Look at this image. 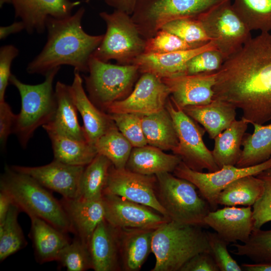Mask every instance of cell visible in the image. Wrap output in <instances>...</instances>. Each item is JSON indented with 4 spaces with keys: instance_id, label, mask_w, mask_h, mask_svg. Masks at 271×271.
<instances>
[{
    "instance_id": "1",
    "label": "cell",
    "mask_w": 271,
    "mask_h": 271,
    "mask_svg": "<svg viewBox=\"0 0 271 271\" xmlns=\"http://www.w3.org/2000/svg\"><path fill=\"white\" fill-rule=\"evenodd\" d=\"M213 98L242 111L249 123L271 119V34L251 38L216 72Z\"/></svg>"
},
{
    "instance_id": "2",
    "label": "cell",
    "mask_w": 271,
    "mask_h": 271,
    "mask_svg": "<svg viewBox=\"0 0 271 271\" xmlns=\"http://www.w3.org/2000/svg\"><path fill=\"white\" fill-rule=\"evenodd\" d=\"M85 12L81 7L67 17L48 19L47 41L39 54L28 64L26 71L29 74L45 76L65 65L79 73L88 72L90 58L104 34L91 35L85 32L81 24Z\"/></svg>"
},
{
    "instance_id": "3",
    "label": "cell",
    "mask_w": 271,
    "mask_h": 271,
    "mask_svg": "<svg viewBox=\"0 0 271 271\" xmlns=\"http://www.w3.org/2000/svg\"><path fill=\"white\" fill-rule=\"evenodd\" d=\"M0 190L13 204L29 216H35L66 233H72L69 220L60 200L31 177L6 166L0 179Z\"/></svg>"
},
{
    "instance_id": "4",
    "label": "cell",
    "mask_w": 271,
    "mask_h": 271,
    "mask_svg": "<svg viewBox=\"0 0 271 271\" xmlns=\"http://www.w3.org/2000/svg\"><path fill=\"white\" fill-rule=\"evenodd\" d=\"M202 227L170 221L156 229L152 239L156 262L151 271H180L194 256L210 252Z\"/></svg>"
},
{
    "instance_id": "5",
    "label": "cell",
    "mask_w": 271,
    "mask_h": 271,
    "mask_svg": "<svg viewBox=\"0 0 271 271\" xmlns=\"http://www.w3.org/2000/svg\"><path fill=\"white\" fill-rule=\"evenodd\" d=\"M60 68L48 72L44 81L36 85L24 83L13 74L11 76L10 82L17 89L21 100L13 133L23 148L27 147L36 130L49 123L54 115L57 100L53 82Z\"/></svg>"
},
{
    "instance_id": "6",
    "label": "cell",
    "mask_w": 271,
    "mask_h": 271,
    "mask_svg": "<svg viewBox=\"0 0 271 271\" xmlns=\"http://www.w3.org/2000/svg\"><path fill=\"white\" fill-rule=\"evenodd\" d=\"M156 176L157 199L171 221L206 226L204 219L211 208L193 183L169 172Z\"/></svg>"
},
{
    "instance_id": "7",
    "label": "cell",
    "mask_w": 271,
    "mask_h": 271,
    "mask_svg": "<svg viewBox=\"0 0 271 271\" xmlns=\"http://www.w3.org/2000/svg\"><path fill=\"white\" fill-rule=\"evenodd\" d=\"M99 15L105 23L106 32L92 57L105 62L115 60L117 64H133L144 53L146 40L131 16L117 10L102 12Z\"/></svg>"
},
{
    "instance_id": "8",
    "label": "cell",
    "mask_w": 271,
    "mask_h": 271,
    "mask_svg": "<svg viewBox=\"0 0 271 271\" xmlns=\"http://www.w3.org/2000/svg\"><path fill=\"white\" fill-rule=\"evenodd\" d=\"M227 0H140L131 17L146 40L166 23L183 18H197Z\"/></svg>"
},
{
    "instance_id": "9",
    "label": "cell",
    "mask_w": 271,
    "mask_h": 271,
    "mask_svg": "<svg viewBox=\"0 0 271 271\" xmlns=\"http://www.w3.org/2000/svg\"><path fill=\"white\" fill-rule=\"evenodd\" d=\"M88 72L84 80L88 97L104 109L129 91L140 71L134 64H112L91 56Z\"/></svg>"
},
{
    "instance_id": "10",
    "label": "cell",
    "mask_w": 271,
    "mask_h": 271,
    "mask_svg": "<svg viewBox=\"0 0 271 271\" xmlns=\"http://www.w3.org/2000/svg\"><path fill=\"white\" fill-rule=\"evenodd\" d=\"M166 108L174 122L178 139V146L173 152L179 156L191 169L203 172H215L219 169L213 158L212 151L207 147L203 137L206 130L191 117L177 106L170 97Z\"/></svg>"
},
{
    "instance_id": "11",
    "label": "cell",
    "mask_w": 271,
    "mask_h": 271,
    "mask_svg": "<svg viewBox=\"0 0 271 271\" xmlns=\"http://www.w3.org/2000/svg\"><path fill=\"white\" fill-rule=\"evenodd\" d=\"M210 40L225 59L239 50L251 38V31L225 1L197 18Z\"/></svg>"
},
{
    "instance_id": "12",
    "label": "cell",
    "mask_w": 271,
    "mask_h": 271,
    "mask_svg": "<svg viewBox=\"0 0 271 271\" xmlns=\"http://www.w3.org/2000/svg\"><path fill=\"white\" fill-rule=\"evenodd\" d=\"M271 169V157L259 164L248 167L225 165L215 172L204 173L193 170L182 161L173 172L179 178L193 183L208 203L211 211L218 207L217 200L220 192L235 180L248 175L257 176Z\"/></svg>"
},
{
    "instance_id": "13",
    "label": "cell",
    "mask_w": 271,
    "mask_h": 271,
    "mask_svg": "<svg viewBox=\"0 0 271 271\" xmlns=\"http://www.w3.org/2000/svg\"><path fill=\"white\" fill-rule=\"evenodd\" d=\"M170 95L169 87L162 78L150 73H143L127 97L113 102L104 110L108 114L149 115L165 108Z\"/></svg>"
},
{
    "instance_id": "14",
    "label": "cell",
    "mask_w": 271,
    "mask_h": 271,
    "mask_svg": "<svg viewBox=\"0 0 271 271\" xmlns=\"http://www.w3.org/2000/svg\"><path fill=\"white\" fill-rule=\"evenodd\" d=\"M156 185V175H142L112 165L102 195H116L148 206L168 217L157 199Z\"/></svg>"
},
{
    "instance_id": "15",
    "label": "cell",
    "mask_w": 271,
    "mask_h": 271,
    "mask_svg": "<svg viewBox=\"0 0 271 271\" xmlns=\"http://www.w3.org/2000/svg\"><path fill=\"white\" fill-rule=\"evenodd\" d=\"M102 199L104 219L115 228L156 229L171 221L150 207L116 195L103 194Z\"/></svg>"
},
{
    "instance_id": "16",
    "label": "cell",
    "mask_w": 271,
    "mask_h": 271,
    "mask_svg": "<svg viewBox=\"0 0 271 271\" xmlns=\"http://www.w3.org/2000/svg\"><path fill=\"white\" fill-rule=\"evenodd\" d=\"M14 170L33 178L41 185L63 197L77 198L79 182L85 167L72 166L53 160L41 166H10Z\"/></svg>"
},
{
    "instance_id": "17",
    "label": "cell",
    "mask_w": 271,
    "mask_h": 271,
    "mask_svg": "<svg viewBox=\"0 0 271 271\" xmlns=\"http://www.w3.org/2000/svg\"><path fill=\"white\" fill-rule=\"evenodd\" d=\"M15 16L25 24L30 34H43L50 17L63 18L72 15L81 1L70 0H11Z\"/></svg>"
},
{
    "instance_id": "18",
    "label": "cell",
    "mask_w": 271,
    "mask_h": 271,
    "mask_svg": "<svg viewBox=\"0 0 271 271\" xmlns=\"http://www.w3.org/2000/svg\"><path fill=\"white\" fill-rule=\"evenodd\" d=\"M216 72L184 75L162 79L169 87L170 98L182 109L205 105L212 101L214 96Z\"/></svg>"
},
{
    "instance_id": "19",
    "label": "cell",
    "mask_w": 271,
    "mask_h": 271,
    "mask_svg": "<svg viewBox=\"0 0 271 271\" xmlns=\"http://www.w3.org/2000/svg\"><path fill=\"white\" fill-rule=\"evenodd\" d=\"M204 222L229 243L246 242L254 229L251 206H226L210 211Z\"/></svg>"
},
{
    "instance_id": "20",
    "label": "cell",
    "mask_w": 271,
    "mask_h": 271,
    "mask_svg": "<svg viewBox=\"0 0 271 271\" xmlns=\"http://www.w3.org/2000/svg\"><path fill=\"white\" fill-rule=\"evenodd\" d=\"M212 49L217 48L210 41L202 46L185 50L164 54L143 53L133 64L142 73H150L162 79L172 78L185 75L186 63L194 56Z\"/></svg>"
},
{
    "instance_id": "21",
    "label": "cell",
    "mask_w": 271,
    "mask_h": 271,
    "mask_svg": "<svg viewBox=\"0 0 271 271\" xmlns=\"http://www.w3.org/2000/svg\"><path fill=\"white\" fill-rule=\"evenodd\" d=\"M60 201L69 220L72 233L88 246L93 232L104 219L102 198L80 200L62 197Z\"/></svg>"
},
{
    "instance_id": "22",
    "label": "cell",
    "mask_w": 271,
    "mask_h": 271,
    "mask_svg": "<svg viewBox=\"0 0 271 271\" xmlns=\"http://www.w3.org/2000/svg\"><path fill=\"white\" fill-rule=\"evenodd\" d=\"M74 74L70 85L73 98L83 120L86 140L94 146L99 138L114 123L109 114L99 109L87 95L80 73L74 71Z\"/></svg>"
},
{
    "instance_id": "23",
    "label": "cell",
    "mask_w": 271,
    "mask_h": 271,
    "mask_svg": "<svg viewBox=\"0 0 271 271\" xmlns=\"http://www.w3.org/2000/svg\"><path fill=\"white\" fill-rule=\"evenodd\" d=\"M121 269L140 270L152 252V239L155 229L116 228Z\"/></svg>"
},
{
    "instance_id": "24",
    "label": "cell",
    "mask_w": 271,
    "mask_h": 271,
    "mask_svg": "<svg viewBox=\"0 0 271 271\" xmlns=\"http://www.w3.org/2000/svg\"><path fill=\"white\" fill-rule=\"evenodd\" d=\"M55 91L57 100L55 113L52 119L42 127L46 132L52 131L73 139L87 141L83 126L78 121L70 85L58 81Z\"/></svg>"
},
{
    "instance_id": "25",
    "label": "cell",
    "mask_w": 271,
    "mask_h": 271,
    "mask_svg": "<svg viewBox=\"0 0 271 271\" xmlns=\"http://www.w3.org/2000/svg\"><path fill=\"white\" fill-rule=\"evenodd\" d=\"M88 249L94 270H122L116 228L105 219L93 232L88 243Z\"/></svg>"
},
{
    "instance_id": "26",
    "label": "cell",
    "mask_w": 271,
    "mask_h": 271,
    "mask_svg": "<svg viewBox=\"0 0 271 271\" xmlns=\"http://www.w3.org/2000/svg\"><path fill=\"white\" fill-rule=\"evenodd\" d=\"M31 229L29 237L32 240L34 255L40 263L57 261L62 249L71 240L66 233L44 220L29 216Z\"/></svg>"
},
{
    "instance_id": "27",
    "label": "cell",
    "mask_w": 271,
    "mask_h": 271,
    "mask_svg": "<svg viewBox=\"0 0 271 271\" xmlns=\"http://www.w3.org/2000/svg\"><path fill=\"white\" fill-rule=\"evenodd\" d=\"M236 109L232 104L216 98L207 104L183 108L187 115L203 126L212 140L236 120Z\"/></svg>"
},
{
    "instance_id": "28",
    "label": "cell",
    "mask_w": 271,
    "mask_h": 271,
    "mask_svg": "<svg viewBox=\"0 0 271 271\" xmlns=\"http://www.w3.org/2000/svg\"><path fill=\"white\" fill-rule=\"evenodd\" d=\"M182 161L177 155L168 154L159 148L147 145L132 148L125 168L142 175H156L173 172Z\"/></svg>"
},
{
    "instance_id": "29",
    "label": "cell",
    "mask_w": 271,
    "mask_h": 271,
    "mask_svg": "<svg viewBox=\"0 0 271 271\" xmlns=\"http://www.w3.org/2000/svg\"><path fill=\"white\" fill-rule=\"evenodd\" d=\"M142 124L147 144L162 150H172L178 146V139L171 116L165 107L149 115H142Z\"/></svg>"
},
{
    "instance_id": "30",
    "label": "cell",
    "mask_w": 271,
    "mask_h": 271,
    "mask_svg": "<svg viewBox=\"0 0 271 271\" xmlns=\"http://www.w3.org/2000/svg\"><path fill=\"white\" fill-rule=\"evenodd\" d=\"M249 123L243 118L234 120L214 139L212 151L214 161L220 169L225 165L236 166L240 157L242 142Z\"/></svg>"
},
{
    "instance_id": "31",
    "label": "cell",
    "mask_w": 271,
    "mask_h": 271,
    "mask_svg": "<svg viewBox=\"0 0 271 271\" xmlns=\"http://www.w3.org/2000/svg\"><path fill=\"white\" fill-rule=\"evenodd\" d=\"M46 132L51 143L54 160L85 167L97 155L95 146L87 141L73 139L52 131Z\"/></svg>"
},
{
    "instance_id": "32",
    "label": "cell",
    "mask_w": 271,
    "mask_h": 271,
    "mask_svg": "<svg viewBox=\"0 0 271 271\" xmlns=\"http://www.w3.org/2000/svg\"><path fill=\"white\" fill-rule=\"evenodd\" d=\"M252 133H245L242 142L240 157L236 166H255L271 157V123L264 125L252 123Z\"/></svg>"
},
{
    "instance_id": "33",
    "label": "cell",
    "mask_w": 271,
    "mask_h": 271,
    "mask_svg": "<svg viewBox=\"0 0 271 271\" xmlns=\"http://www.w3.org/2000/svg\"><path fill=\"white\" fill-rule=\"evenodd\" d=\"M112 165L107 158L97 154L84 168L76 199L91 200L101 198Z\"/></svg>"
},
{
    "instance_id": "34",
    "label": "cell",
    "mask_w": 271,
    "mask_h": 271,
    "mask_svg": "<svg viewBox=\"0 0 271 271\" xmlns=\"http://www.w3.org/2000/svg\"><path fill=\"white\" fill-rule=\"evenodd\" d=\"M263 183L257 176L248 175L235 180L219 194L218 205L252 206L261 196Z\"/></svg>"
},
{
    "instance_id": "35",
    "label": "cell",
    "mask_w": 271,
    "mask_h": 271,
    "mask_svg": "<svg viewBox=\"0 0 271 271\" xmlns=\"http://www.w3.org/2000/svg\"><path fill=\"white\" fill-rule=\"evenodd\" d=\"M94 146L97 154L107 158L117 169L125 168L133 148L115 124L99 138Z\"/></svg>"
},
{
    "instance_id": "36",
    "label": "cell",
    "mask_w": 271,
    "mask_h": 271,
    "mask_svg": "<svg viewBox=\"0 0 271 271\" xmlns=\"http://www.w3.org/2000/svg\"><path fill=\"white\" fill-rule=\"evenodd\" d=\"M232 4L250 31H271V0H233Z\"/></svg>"
},
{
    "instance_id": "37",
    "label": "cell",
    "mask_w": 271,
    "mask_h": 271,
    "mask_svg": "<svg viewBox=\"0 0 271 271\" xmlns=\"http://www.w3.org/2000/svg\"><path fill=\"white\" fill-rule=\"evenodd\" d=\"M20 211V209L13 204L4 222L0 224L1 261H3L27 245L18 220Z\"/></svg>"
},
{
    "instance_id": "38",
    "label": "cell",
    "mask_w": 271,
    "mask_h": 271,
    "mask_svg": "<svg viewBox=\"0 0 271 271\" xmlns=\"http://www.w3.org/2000/svg\"><path fill=\"white\" fill-rule=\"evenodd\" d=\"M232 246L235 255L245 256L255 263H271V229H254L246 242Z\"/></svg>"
},
{
    "instance_id": "39",
    "label": "cell",
    "mask_w": 271,
    "mask_h": 271,
    "mask_svg": "<svg viewBox=\"0 0 271 271\" xmlns=\"http://www.w3.org/2000/svg\"><path fill=\"white\" fill-rule=\"evenodd\" d=\"M161 29L174 34L194 47L202 46L210 41L197 18L173 20L165 24Z\"/></svg>"
},
{
    "instance_id": "40",
    "label": "cell",
    "mask_w": 271,
    "mask_h": 271,
    "mask_svg": "<svg viewBox=\"0 0 271 271\" xmlns=\"http://www.w3.org/2000/svg\"><path fill=\"white\" fill-rule=\"evenodd\" d=\"M56 261L68 271L92 269L88 245L76 236L62 249Z\"/></svg>"
},
{
    "instance_id": "41",
    "label": "cell",
    "mask_w": 271,
    "mask_h": 271,
    "mask_svg": "<svg viewBox=\"0 0 271 271\" xmlns=\"http://www.w3.org/2000/svg\"><path fill=\"white\" fill-rule=\"evenodd\" d=\"M109 114L118 130L130 143L133 148L148 145L143 130L142 115L131 113Z\"/></svg>"
},
{
    "instance_id": "42",
    "label": "cell",
    "mask_w": 271,
    "mask_h": 271,
    "mask_svg": "<svg viewBox=\"0 0 271 271\" xmlns=\"http://www.w3.org/2000/svg\"><path fill=\"white\" fill-rule=\"evenodd\" d=\"M195 48L174 34L160 29L146 40L144 53L164 54Z\"/></svg>"
},
{
    "instance_id": "43",
    "label": "cell",
    "mask_w": 271,
    "mask_h": 271,
    "mask_svg": "<svg viewBox=\"0 0 271 271\" xmlns=\"http://www.w3.org/2000/svg\"><path fill=\"white\" fill-rule=\"evenodd\" d=\"M257 176L263 181V190L260 197L252 206L254 229H260L264 224L271 221V169Z\"/></svg>"
},
{
    "instance_id": "44",
    "label": "cell",
    "mask_w": 271,
    "mask_h": 271,
    "mask_svg": "<svg viewBox=\"0 0 271 271\" xmlns=\"http://www.w3.org/2000/svg\"><path fill=\"white\" fill-rule=\"evenodd\" d=\"M210 253L220 271H241L242 269L229 253V243L216 232L207 231Z\"/></svg>"
},
{
    "instance_id": "45",
    "label": "cell",
    "mask_w": 271,
    "mask_h": 271,
    "mask_svg": "<svg viewBox=\"0 0 271 271\" xmlns=\"http://www.w3.org/2000/svg\"><path fill=\"white\" fill-rule=\"evenodd\" d=\"M225 59L223 54L217 49L204 51L187 62L185 75L217 72Z\"/></svg>"
},
{
    "instance_id": "46",
    "label": "cell",
    "mask_w": 271,
    "mask_h": 271,
    "mask_svg": "<svg viewBox=\"0 0 271 271\" xmlns=\"http://www.w3.org/2000/svg\"><path fill=\"white\" fill-rule=\"evenodd\" d=\"M19 50L13 45H6L0 48V102L5 101V94L11 74L13 60L19 55Z\"/></svg>"
},
{
    "instance_id": "47",
    "label": "cell",
    "mask_w": 271,
    "mask_h": 271,
    "mask_svg": "<svg viewBox=\"0 0 271 271\" xmlns=\"http://www.w3.org/2000/svg\"><path fill=\"white\" fill-rule=\"evenodd\" d=\"M16 118L10 105L5 101L0 102V144L6 148L10 135L13 133Z\"/></svg>"
},
{
    "instance_id": "48",
    "label": "cell",
    "mask_w": 271,
    "mask_h": 271,
    "mask_svg": "<svg viewBox=\"0 0 271 271\" xmlns=\"http://www.w3.org/2000/svg\"><path fill=\"white\" fill-rule=\"evenodd\" d=\"M180 271H219L210 252H203L190 259Z\"/></svg>"
},
{
    "instance_id": "49",
    "label": "cell",
    "mask_w": 271,
    "mask_h": 271,
    "mask_svg": "<svg viewBox=\"0 0 271 271\" xmlns=\"http://www.w3.org/2000/svg\"><path fill=\"white\" fill-rule=\"evenodd\" d=\"M108 6L131 15L140 0H101Z\"/></svg>"
},
{
    "instance_id": "50",
    "label": "cell",
    "mask_w": 271,
    "mask_h": 271,
    "mask_svg": "<svg viewBox=\"0 0 271 271\" xmlns=\"http://www.w3.org/2000/svg\"><path fill=\"white\" fill-rule=\"evenodd\" d=\"M24 30H25V26L22 21L14 22L9 26H1L0 39L4 40L11 35L19 33Z\"/></svg>"
},
{
    "instance_id": "51",
    "label": "cell",
    "mask_w": 271,
    "mask_h": 271,
    "mask_svg": "<svg viewBox=\"0 0 271 271\" xmlns=\"http://www.w3.org/2000/svg\"><path fill=\"white\" fill-rule=\"evenodd\" d=\"M12 204V200L9 195L0 190V224L4 222Z\"/></svg>"
},
{
    "instance_id": "52",
    "label": "cell",
    "mask_w": 271,
    "mask_h": 271,
    "mask_svg": "<svg viewBox=\"0 0 271 271\" xmlns=\"http://www.w3.org/2000/svg\"><path fill=\"white\" fill-rule=\"evenodd\" d=\"M242 270L245 271H271L270 263H242Z\"/></svg>"
},
{
    "instance_id": "53",
    "label": "cell",
    "mask_w": 271,
    "mask_h": 271,
    "mask_svg": "<svg viewBox=\"0 0 271 271\" xmlns=\"http://www.w3.org/2000/svg\"><path fill=\"white\" fill-rule=\"evenodd\" d=\"M6 4H12L11 0H0V7L2 8Z\"/></svg>"
},
{
    "instance_id": "54",
    "label": "cell",
    "mask_w": 271,
    "mask_h": 271,
    "mask_svg": "<svg viewBox=\"0 0 271 271\" xmlns=\"http://www.w3.org/2000/svg\"></svg>"
}]
</instances>
